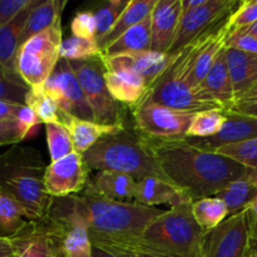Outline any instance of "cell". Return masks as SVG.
Wrapping results in <instances>:
<instances>
[{
    "instance_id": "cell-52",
    "label": "cell",
    "mask_w": 257,
    "mask_h": 257,
    "mask_svg": "<svg viewBox=\"0 0 257 257\" xmlns=\"http://www.w3.org/2000/svg\"><path fill=\"white\" fill-rule=\"evenodd\" d=\"M0 192H2V191H0Z\"/></svg>"
},
{
    "instance_id": "cell-21",
    "label": "cell",
    "mask_w": 257,
    "mask_h": 257,
    "mask_svg": "<svg viewBox=\"0 0 257 257\" xmlns=\"http://www.w3.org/2000/svg\"><path fill=\"white\" fill-rule=\"evenodd\" d=\"M200 87L217 104H220L222 109L227 110L232 105L235 100V92H233L232 80L228 72L227 60H226V47L216 58L215 63Z\"/></svg>"
},
{
    "instance_id": "cell-42",
    "label": "cell",
    "mask_w": 257,
    "mask_h": 257,
    "mask_svg": "<svg viewBox=\"0 0 257 257\" xmlns=\"http://www.w3.org/2000/svg\"><path fill=\"white\" fill-rule=\"evenodd\" d=\"M24 140L17 120H0V146H14Z\"/></svg>"
},
{
    "instance_id": "cell-36",
    "label": "cell",
    "mask_w": 257,
    "mask_h": 257,
    "mask_svg": "<svg viewBox=\"0 0 257 257\" xmlns=\"http://www.w3.org/2000/svg\"><path fill=\"white\" fill-rule=\"evenodd\" d=\"M215 152L232 158L246 167L257 170V138L242 143L225 146L218 148Z\"/></svg>"
},
{
    "instance_id": "cell-3",
    "label": "cell",
    "mask_w": 257,
    "mask_h": 257,
    "mask_svg": "<svg viewBox=\"0 0 257 257\" xmlns=\"http://www.w3.org/2000/svg\"><path fill=\"white\" fill-rule=\"evenodd\" d=\"M203 235L193 217L192 201H186L163 211L132 242L112 247L156 257H202Z\"/></svg>"
},
{
    "instance_id": "cell-14",
    "label": "cell",
    "mask_w": 257,
    "mask_h": 257,
    "mask_svg": "<svg viewBox=\"0 0 257 257\" xmlns=\"http://www.w3.org/2000/svg\"><path fill=\"white\" fill-rule=\"evenodd\" d=\"M182 17V0H157L151 14V50L168 54Z\"/></svg>"
},
{
    "instance_id": "cell-48",
    "label": "cell",
    "mask_w": 257,
    "mask_h": 257,
    "mask_svg": "<svg viewBox=\"0 0 257 257\" xmlns=\"http://www.w3.org/2000/svg\"><path fill=\"white\" fill-rule=\"evenodd\" d=\"M93 257H118L115 253L105 250V248L99 247V246L93 245Z\"/></svg>"
},
{
    "instance_id": "cell-7",
    "label": "cell",
    "mask_w": 257,
    "mask_h": 257,
    "mask_svg": "<svg viewBox=\"0 0 257 257\" xmlns=\"http://www.w3.org/2000/svg\"><path fill=\"white\" fill-rule=\"evenodd\" d=\"M68 62L77 75L95 122L105 125H124L122 104L112 97L105 83V65L102 54Z\"/></svg>"
},
{
    "instance_id": "cell-27",
    "label": "cell",
    "mask_w": 257,
    "mask_h": 257,
    "mask_svg": "<svg viewBox=\"0 0 257 257\" xmlns=\"http://www.w3.org/2000/svg\"><path fill=\"white\" fill-rule=\"evenodd\" d=\"M257 195V170L252 175L233 181L217 193V197L226 203L228 213L235 215L247 207Z\"/></svg>"
},
{
    "instance_id": "cell-11",
    "label": "cell",
    "mask_w": 257,
    "mask_h": 257,
    "mask_svg": "<svg viewBox=\"0 0 257 257\" xmlns=\"http://www.w3.org/2000/svg\"><path fill=\"white\" fill-rule=\"evenodd\" d=\"M238 4L235 0H206L201 7L182 12L177 34L168 54H177L193 40L231 17Z\"/></svg>"
},
{
    "instance_id": "cell-20",
    "label": "cell",
    "mask_w": 257,
    "mask_h": 257,
    "mask_svg": "<svg viewBox=\"0 0 257 257\" xmlns=\"http://www.w3.org/2000/svg\"><path fill=\"white\" fill-rule=\"evenodd\" d=\"M87 186L102 197L122 202H135L137 193V180L114 171H99Z\"/></svg>"
},
{
    "instance_id": "cell-37",
    "label": "cell",
    "mask_w": 257,
    "mask_h": 257,
    "mask_svg": "<svg viewBox=\"0 0 257 257\" xmlns=\"http://www.w3.org/2000/svg\"><path fill=\"white\" fill-rule=\"evenodd\" d=\"M257 22V0L240 2L238 7L230 18L232 30L242 29Z\"/></svg>"
},
{
    "instance_id": "cell-17",
    "label": "cell",
    "mask_w": 257,
    "mask_h": 257,
    "mask_svg": "<svg viewBox=\"0 0 257 257\" xmlns=\"http://www.w3.org/2000/svg\"><path fill=\"white\" fill-rule=\"evenodd\" d=\"M104 78L112 97L119 104L127 107L135 108L148 90L143 78L127 68L105 65Z\"/></svg>"
},
{
    "instance_id": "cell-40",
    "label": "cell",
    "mask_w": 257,
    "mask_h": 257,
    "mask_svg": "<svg viewBox=\"0 0 257 257\" xmlns=\"http://www.w3.org/2000/svg\"><path fill=\"white\" fill-rule=\"evenodd\" d=\"M35 0H0V27L9 24Z\"/></svg>"
},
{
    "instance_id": "cell-29",
    "label": "cell",
    "mask_w": 257,
    "mask_h": 257,
    "mask_svg": "<svg viewBox=\"0 0 257 257\" xmlns=\"http://www.w3.org/2000/svg\"><path fill=\"white\" fill-rule=\"evenodd\" d=\"M227 115L222 108L203 110L195 114L187 131V138H208L217 135L225 124Z\"/></svg>"
},
{
    "instance_id": "cell-32",
    "label": "cell",
    "mask_w": 257,
    "mask_h": 257,
    "mask_svg": "<svg viewBox=\"0 0 257 257\" xmlns=\"http://www.w3.org/2000/svg\"><path fill=\"white\" fill-rule=\"evenodd\" d=\"M131 0H108L102 3L97 9L93 12L97 23V33H95V40L98 43L112 30L117 20L128 7Z\"/></svg>"
},
{
    "instance_id": "cell-49",
    "label": "cell",
    "mask_w": 257,
    "mask_h": 257,
    "mask_svg": "<svg viewBox=\"0 0 257 257\" xmlns=\"http://www.w3.org/2000/svg\"><path fill=\"white\" fill-rule=\"evenodd\" d=\"M241 30H243V32L248 33V34L252 35V37H255L256 39H257V22L253 23V24L248 25V27L242 28V29H241Z\"/></svg>"
},
{
    "instance_id": "cell-34",
    "label": "cell",
    "mask_w": 257,
    "mask_h": 257,
    "mask_svg": "<svg viewBox=\"0 0 257 257\" xmlns=\"http://www.w3.org/2000/svg\"><path fill=\"white\" fill-rule=\"evenodd\" d=\"M30 88L18 73L7 69L0 63V100L25 104V98Z\"/></svg>"
},
{
    "instance_id": "cell-28",
    "label": "cell",
    "mask_w": 257,
    "mask_h": 257,
    "mask_svg": "<svg viewBox=\"0 0 257 257\" xmlns=\"http://www.w3.org/2000/svg\"><path fill=\"white\" fill-rule=\"evenodd\" d=\"M192 213L203 231H210L230 216L226 203L217 196L200 198L192 202Z\"/></svg>"
},
{
    "instance_id": "cell-25",
    "label": "cell",
    "mask_w": 257,
    "mask_h": 257,
    "mask_svg": "<svg viewBox=\"0 0 257 257\" xmlns=\"http://www.w3.org/2000/svg\"><path fill=\"white\" fill-rule=\"evenodd\" d=\"M156 3L157 0H131L112 30L98 43L100 52L107 49L110 44L119 39V37H122L131 28L140 24L146 18L150 17L155 9Z\"/></svg>"
},
{
    "instance_id": "cell-10",
    "label": "cell",
    "mask_w": 257,
    "mask_h": 257,
    "mask_svg": "<svg viewBox=\"0 0 257 257\" xmlns=\"http://www.w3.org/2000/svg\"><path fill=\"white\" fill-rule=\"evenodd\" d=\"M251 247L248 208L231 215L210 231L202 241V257H246Z\"/></svg>"
},
{
    "instance_id": "cell-51",
    "label": "cell",
    "mask_w": 257,
    "mask_h": 257,
    "mask_svg": "<svg viewBox=\"0 0 257 257\" xmlns=\"http://www.w3.org/2000/svg\"><path fill=\"white\" fill-rule=\"evenodd\" d=\"M246 257H257V251L255 250V248L250 247V251H248L247 256H246Z\"/></svg>"
},
{
    "instance_id": "cell-44",
    "label": "cell",
    "mask_w": 257,
    "mask_h": 257,
    "mask_svg": "<svg viewBox=\"0 0 257 257\" xmlns=\"http://www.w3.org/2000/svg\"><path fill=\"white\" fill-rule=\"evenodd\" d=\"M23 105L0 100V120H17L18 113Z\"/></svg>"
},
{
    "instance_id": "cell-13",
    "label": "cell",
    "mask_w": 257,
    "mask_h": 257,
    "mask_svg": "<svg viewBox=\"0 0 257 257\" xmlns=\"http://www.w3.org/2000/svg\"><path fill=\"white\" fill-rule=\"evenodd\" d=\"M89 173L83 155L73 152L47 166L44 176L45 190L53 198L80 195L87 187Z\"/></svg>"
},
{
    "instance_id": "cell-31",
    "label": "cell",
    "mask_w": 257,
    "mask_h": 257,
    "mask_svg": "<svg viewBox=\"0 0 257 257\" xmlns=\"http://www.w3.org/2000/svg\"><path fill=\"white\" fill-rule=\"evenodd\" d=\"M45 135H47L48 151H49L52 162L75 152L72 136H70L67 127L60 122L47 123L45 124Z\"/></svg>"
},
{
    "instance_id": "cell-5",
    "label": "cell",
    "mask_w": 257,
    "mask_h": 257,
    "mask_svg": "<svg viewBox=\"0 0 257 257\" xmlns=\"http://www.w3.org/2000/svg\"><path fill=\"white\" fill-rule=\"evenodd\" d=\"M89 171H114L137 181L146 177H168L145 141L127 127L115 135L105 136L83 155ZM172 183V182H171Z\"/></svg>"
},
{
    "instance_id": "cell-26",
    "label": "cell",
    "mask_w": 257,
    "mask_h": 257,
    "mask_svg": "<svg viewBox=\"0 0 257 257\" xmlns=\"http://www.w3.org/2000/svg\"><path fill=\"white\" fill-rule=\"evenodd\" d=\"M147 50H151V15L140 24L127 30L122 37H119V39L103 50L102 55L117 57V55L147 52Z\"/></svg>"
},
{
    "instance_id": "cell-6",
    "label": "cell",
    "mask_w": 257,
    "mask_h": 257,
    "mask_svg": "<svg viewBox=\"0 0 257 257\" xmlns=\"http://www.w3.org/2000/svg\"><path fill=\"white\" fill-rule=\"evenodd\" d=\"M63 42L62 19L52 28L30 38L20 45L17 72L32 89L43 88L60 60Z\"/></svg>"
},
{
    "instance_id": "cell-30",
    "label": "cell",
    "mask_w": 257,
    "mask_h": 257,
    "mask_svg": "<svg viewBox=\"0 0 257 257\" xmlns=\"http://www.w3.org/2000/svg\"><path fill=\"white\" fill-rule=\"evenodd\" d=\"M27 222V216L22 206L0 192V236L10 237L17 233Z\"/></svg>"
},
{
    "instance_id": "cell-50",
    "label": "cell",
    "mask_w": 257,
    "mask_h": 257,
    "mask_svg": "<svg viewBox=\"0 0 257 257\" xmlns=\"http://www.w3.org/2000/svg\"><path fill=\"white\" fill-rule=\"evenodd\" d=\"M247 207L250 208V210L252 211V212L257 216V195L255 196V198H253V200L251 201V203L247 206Z\"/></svg>"
},
{
    "instance_id": "cell-24",
    "label": "cell",
    "mask_w": 257,
    "mask_h": 257,
    "mask_svg": "<svg viewBox=\"0 0 257 257\" xmlns=\"http://www.w3.org/2000/svg\"><path fill=\"white\" fill-rule=\"evenodd\" d=\"M67 5V0H44L35 5L28 17L27 23L20 37V45L34 35L52 28L62 19V13Z\"/></svg>"
},
{
    "instance_id": "cell-15",
    "label": "cell",
    "mask_w": 257,
    "mask_h": 257,
    "mask_svg": "<svg viewBox=\"0 0 257 257\" xmlns=\"http://www.w3.org/2000/svg\"><path fill=\"white\" fill-rule=\"evenodd\" d=\"M225 124L217 135L208 138H186L190 145L206 151H217L225 146L242 143L257 138V117L226 110Z\"/></svg>"
},
{
    "instance_id": "cell-12",
    "label": "cell",
    "mask_w": 257,
    "mask_h": 257,
    "mask_svg": "<svg viewBox=\"0 0 257 257\" xmlns=\"http://www.w3.org/2000/svg\"><path fill=\"white\" fill-rule=\"evenodd\" d=\"M43 88L59 105L60 110L80 119L95 122L94 114L85 99L77 75L67 59L60 58L54 72Z\"/></svg>"
},
{
    "instance_id": "cell-9",
    "label": "cell",
    "mask_w": 257,
    "mask_h": 257,
    "mask_svg": "<svg viewBox=\"0 0 257 257\" xmlns=\"http://www.w3.org/2000/svg\"><path fill=\"white\" fill-rule=\"evenodd\" d=\"M10 241L15 257H68L62 223L49 213L39 220H27Z\"/></svg>"
},
{
    "instance_id": "cell-4",
    "label": "cell",
    "mask_w": 257,
    "mask_h": 257,
    "mask_svg": "<svg viewBox=\"0 0 257 257\" xmlns=\"http://www.w3.org/2000/svg\"><path fill=\"white\" fill-rule=\"evenodd\" d=\"M45 170L34 147L14 145L0 153V191L22 206L27 220L43 218L52 208L54 198L45 190Z\"/></svg>"
},
{
    "instance_id": "cell-1",
    "label": "cell",
    "mask_w": 257,
    "mask_h": 257,
    "mask_svg": "<svg viewBox=\"0 0 257 257\" xmlns=\"http://www.w3.org/2000/svg\"><path fill=\"white\" fill-rule=\"evenodd\" d=\"M145 143L168 180L192 201L216 196L231 182L256 171L217 152L195 147L186 140Z\"/></svg>"
},
{
    "instance_id": "cell-35",
    "label": "cell",
    "mask_w": 257,
    "mask_h": 257,
    "mask_svg": "<svg viewBox=\"0 0 257 257\" xmlns=\"http://www.w3.org/2000/svg\"><path fill=\"white\" fill-rule=\"evenodd\" d=\"M102 54L99 45L95 39L72 37L65 38L60 47V58L67 60H80L97 57Z\"/></svg>"
},
{
    "instance_id": "cell-43",
    "label": "cell",
    "mask_w": 257,
    "mask_h": 257,
    "mask_svg": "<svg viewBox=\"0 0 257 257\" xmlns=\"http://www.w3.org/2000/svg\"><path fill=\"white\" fill-rule=\"evenodd\" d=\"M17 122L18 124H19L20 131H22L24 138H27L28 136L33 132V130H34L38 124L42 123L39 118H38V115L34 113V110L25 104L20 108L19 113H18Z\"/></svg>"
},
{
    "instance_id": "cell-46",
    "label": "cell",
    "mask_w": 257,
    "mask_h": 257,
    "mask_svg": "<svg viewBox=\"0 0 257 257\" xmlns=\"http://www.w3.org/2000/svg\"><path fill=\"white\" fill-rule=\"evenodd\" d=\"M0 257H15L14 247H13L10 237L0 236Z\"/></svg>"
},
{
    "instance_id": "cell-19",
    "label": "cell",
    "mask_w": 257,
    "mask_h": 257,
    "mask_svg": "<svg viewBox=\"0 0 257 257\" xmlns=\"http://www.w3.org/2000/svg\"><path fill=\"white\" fill-rule=\"evenodd\" d=\"M186 201H192L173 183L160 177H146L137 181V193L135 202L147 207L170 205L171 207ZM193 202V201H192Z\"/></svg>"
},
{
    "instance_id": "cell-38",
    "label": "cell",
    "mask_w": 257,
    "mask_h": 257,
    "mask_svg": "<svg viewBox=\"0 0 257 257\" xmlns=\"http://www.w3.org/2000/svg\"><path fill=\"white\" fill-rule=\"evenodd\" d=\"M70 30L74 37L85 38V39H95V33H97V23L93 12L78 13L72 20Z\"/></svg>"
},
{
    "instance_id": "cell-18",
    "label": "cell",
    "mask_w": 257,
    "mask_h": 257,
    "mask_svg": "<svg viewBox=\"0 0 257 257\" xmlns=\"http://www.w3.org/2000/svg\"><path fill=\"white\" fill-rule=\"evenodd\" d=\"M59 122L69 131L73 145H74V151L80 155H84L103 137L115 135L125 127V125H105L97 122L80 119V118L67 114L63 110H60L59 113Z\"/></svg>"
},
{
    "instance_id": "cell-45",
    "label": "cell",
    "mask_w": 257,
    "mask_h": 257,
    "mask_svg": "<svg viewBox=\"0 0 257 257\" xmlns=\"http://www.w3.org/2000/svg\"><path fill=\"white\" fill-rule=\"evenodd\" d=\"M105 250L110 251V252L115 253L118 257H156L152 255H147V253L137 252V251L132 250H124V248H113V247H102Z\"/></svg>"
},
{
    "instance_id": "cell-23",
    "label": "cell",
    "mask_w": 257,
    "mask_h": 257,
    "mask_svg": "<svg viewBox=\"0 0 257 257\" xmlns=\"http://www.w3.org/2000/svg\"><path fill=\"white\" fill-rule=\"evenodd\" d=\"M39 3V0H35L34 4L23 10L13 22L0 27V63L12 72L18 73L17 57L20 48V37L30 12Z\"/></svg>"
},
{
    "instance_id": "cell-33",
    "label": "cell",
    "mask_w": 257,
    "mask_h": 257,
    "mask_svg": "<svg viewBox=\"0 0 257 257\" xmlns=\"http://www.w3.org/2000/svg\"><path fill=\"white\" fill-rule=\"evenodd\" d=\"M25 105L32 108L40 119V122L44 123V124L59 122V105L45 92L44 88H38V89L30 88L27 98H25Z\"/></svg>"
},
{
    "instance_id": "cell-41",
    "label": "cell",
    "mask_w": 257,
    "mask_h": 257,
    "mask_svg": "<svg viewBox=\"0 0 257 257\" xmlns=\"http://www.w3.org/2000/svg\"><path fill=\"white\" fill-rule=\"evenodd\" d=\"M226 48L257 54V39L241 29L232 30L226 42Z\"/></svg>"
},
{
    "instance_id": "cell-2",
    "label": "cell",
    "mask_w": 257,
    "mask_h": 257,
    "mask_svg": "<svg viewBox=\"0 0 257 257\" xmlns=\"http://www.w3.org/2000/svg\"><path fill=\"white\" fill-rule=\"evenodd\" d=\"M65 198L70 208L87 226L93 245L100 247L123 246L132 242L163 212L137 202L108 200L88 186L80 195Z\"/></svg>"
},
{
    "instance_id": "cell-39",
    "label": "cell",
    "mask_w": 257,
    "mask_h": 257,
    "mask_svg": "<svg viewBox=\"0 0 257 257\" xmlns=\"http://www.w3.org/2000/svg\"><path fill=\"white\" fill-rule=\"evenodd\" d=\"M227 110L238 114L257 117V84L240 97L235 98L232 105Z\"/></svg>"
},
{
    "instance_id": "cell-47",
    "label": "cell",
    "mask_w": 257,
    "mask_h": 257,
    "mask_svg": "<svg viewBox=\"0 0 257 257\" xmlns=\"http://www.w3.org/2000/svg\"><path fill=\"white\" fill-rule=\"evenodd\" d=\"M206 3V0H182V12H188L195 8L201 7Z\"/></svg>"
},
{
    "instance_id": "cell-8",
    "label": "cell",
    "mask_w": 257,
    "mask_h": 257,
    "mask_svg": "<svg viewBox=\"0 0 257 257\" xmlns=\"http://www.w3.org/2000/svg\"><path fill=\"white\" fill-rule=\"evenodd\" d=\"M196 113L177 110L143 98L133 108L135 132L150 142H177L187 138Z\"/></svg>"
},
{
    "instance_id": "cell-16",
    "label": "cell",
    "mask_w": 257,
    "mask_h": 257,
    "mask_svg": "<svg viewBox=\"0 0 257 257\" xmlns=\"http://www.w3.org/2000/svg\"><path fill=\"white\" fill-rule=\"evenodd\" d=\"M172 59L173 54H162L152 50L130 53L117 57H103V62L108 67L127 68L142 77L143 80L147 83L148 88L167 69Z\"/></svg>"
},
{
    "instance_id": "cell-22",
    "label": "cell",
    "mask_w": 257,
    "mask_h": 257,
    "mask_svg": "<svg viewBox=\"0 0 257 257\" xmlns=\"http://www.w3.org/2000/svg\"><path fill=\"white\" fill-rule=\"evenodd\" d=\"M226 60L235 98L257 84V54L226 48Z\"/></svg>"
}]
</instances>
